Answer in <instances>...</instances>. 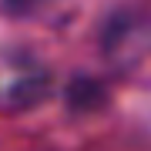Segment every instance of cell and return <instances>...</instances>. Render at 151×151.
<instances>
[{"label":"cell","instance_id":"cell-1","mask_svg":"<svg viewBox=\"0 0 151 151\" xmlns=\"http://www.w3.org/2000/svg\"><path fill=\"white\" fill-rule=\"evenodd\" d=\"M104 57L114 67L131 70L151 54V20L141 10H118L111 14V20L104 24L101 34Z\"/></svg>","mask_w":151,"mask_h":151},{"label":"cell","instance_id":"cell-2","mask_svg":"<svg viewBox=\"0 0 151 151\" xmlns=\"http://www.w3.org/2000/svg\"><path fill=\"white\" fill-rule=\"evenodd\" d=\"M67 101L74 111H94L104 104V87L94 81V77H77V81H70L67 87Z\"/></svg>","mask_w":151,"mask_h":151}]
</instances>
